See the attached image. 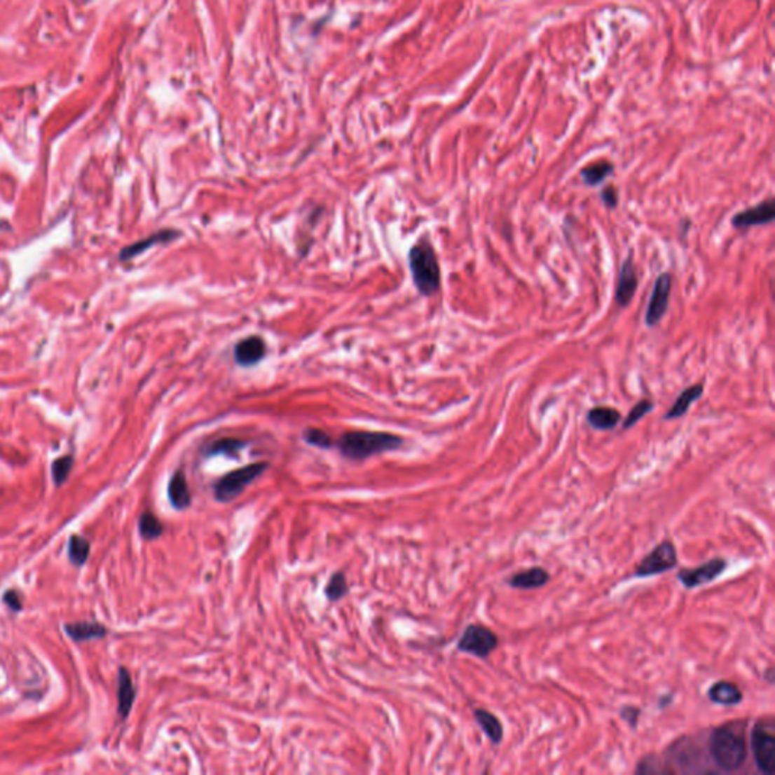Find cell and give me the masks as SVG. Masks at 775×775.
<instances>
[{
	"label": "cell",
	"mask_w": 775,
	"mask_h": 775,
	"mask_svg": "<svg viewBox=\"0 0 775 775\" xmlns=\"http://www.w3.org/2000/svg\"><path fill=\"white\" fill-rule=\"evenodd\" d=\"M746 722L730 721L716 727L707 737V753L718 771L736 772L748 759Z\"/></svg>",
	"instance_id": "cell-1"
},
{
	"label": "cell",
	"mask_w": 775,
	"mask_h": 775,
	"mask_svg": "<svg viewBox=\"0 0 775 775\" xmlns=\"http://www.w3.org/2000/svg\"><path fill=\"white\" fill-rule=\"evenodd\" d=\"M403 446L399 434L388 432H345L338 439V450L350 460H364L386 451H394Z\"/></svg>",
	"instance_id": "cell-2"
},
{
	"label": "cell",
	"mask_w": 775,
	"mask_h": 775,
	"mask_svg": "<svg viewBox=\"0 0 775 775\" xmlns=\"http://www.w3.org/2000/svg\"><path fill=\"white\" fill-rule=\"evenodd\" d=\"M409 268L420 294L430 297L441 287V268L432 244L420 241L409 252Z\"/></svg>",
	"instance_id": "cell-3"
},
{
	"label": "cell",
	"mask_w": 775,
	"mask_h": 775,
	"mask_svg": "<svg viewBox=\"0 0 775 775\" xmlns=\"http://www.w3.org/2000/svg\"><path fill=\"white\" fill-rule=\"evenodd\" d=\"M267 468H268L267 462H256V464L245 465L228 472V474L223 476L214 485L215 500L220 503L233 502L236 497L241 495V493L245 488H247L250 483H253V481L259 476H262Z\"/></svg>",
	"instance_id": "cell-4"
},
{
	"label": "cell",
	"mask_w": 775,
	"mask_h": 775,
	"mask_svg": "<svg viewBox=\"0 0 775 775\" xmlns=\"http://www.w3.org/2000/svg\"><path fill=\"white\" fill-rule=\"evenodd\" d=\"M775 725L772 718H763L754 724L751 732V751L757 769L772 775L775 769Z\"/></svg>",
	"instance_id": "cell-5"
},
{
	"label": "cell",
	"mask_w": 775,
	"mask_h": 775,
	"mask_svg": "<svg viewBox=\"0 0 775 775\" xmlns=\"http://www.w3.org/2000/svg\"><path fill=\"white\" fill-rule=\"evenodd\" d=\"M677 563H678V554L674 542H671L668 540L661 541L636 565V568L630 577L631 579L654 577V575H660L674 570Z\"/></svg>",
	"instance_id": "cell-6"
},
{
	"label": "cell",
	"mask_w": 775,
	"mask_h": 775,
	"mask_svg": "<svg viewBox=\"0 0 775 775\" xmlns=\"http://www.w3.org/2000/svg\"><path fill=\"white\" fill-rule=\"evenodd\" d=\"M668 760H665L669 774L675 772H703L699 762V746L694 737H680L668 748Z\"/></svg>",
	"instance_id": "cell-7"
},
{
	"label": "cell",
	"mask_w": 775,
	"mask_h": 775,
	"mask_svg": "<svg viewBox=\"0 0 775 775\" xmlns=\"http://www.w3.org/2000/svg\"><path fill=\"white\" fill-rule=\"evenodd\" d=\"M498 647L495 633L479 624H469L458 640V650L479 659H488Z\"/></svg>",
	"instance_id": "cell-8"
},
{
	"label": "cell",
	"mask_w": 775,
	"mask_h": 775,
	"mask_svg": "<svg viewBox=\"0 0 775 775\" xmlns=\"http://www.w3.org/2000/svg\"><path fill=\"white\" fill-rule=\"evenodd\" d=\"M727 566H729V563H727L725 559H722V557H715V559H711L701 565H698L695 568L680 570L677 574V579L686 589H695V588H699V586L708 584L715 582L716 579H720L725 572Z\"/></svg>",
	"instance_id": "cell-9"
},
{
	"label": "cell",
	"mask_w": 775,
	"mask_h": 775,
	"mask_svg": "<svg viewBox=\"0 0 775 775\" xmlns=\"http://www.w3.org/2000/svg\"><path fill=\"white\" fill-rule=\"evenodd\" d=\"M671 283H673V279H671L669 273H661L656 279L653 292H651L650 303L645 312V323L648 327L657 326L659 321L666 314L668 305H669V296H671Z\"/></svg>",
	"instance_id": "cell-10"
},
{
	"label": "cell",
	"mask_w": 775,
	"mask_h": 775,
	"mask_svg": "<svg viewBox=\"0 0 775 775\" xmlns=\"http://www.w3.org/2000/svg\"><path fill=\"white\" fill-rule=\"evenodd\" d=\"M775 219V202L774 198H768V200L760 202L748 210H743L742 212H737L733 215L732 224L736 229H748L754 228V226H763L769 224Z\"/></svg>",
	"instance_id": "cell-11"
},
{
	"label": "cell",
	"mask_w": 775,
	"mask_h": 775,
	"mask_svg": "<svg viewBox=\"0 0 775 775\" xmlns=\"http://www.w3.org/2000/svg\"><path fill=\"white\" fill-rule=\"evenodd\" d=\"M638 274L635 268V262H633L631 253L627 256V259L622 262L618 277V287H617V303L621 308H626L630 305L631 299L635 297V292L638 289Z\"/></svg>",
	"instance_id": "cell-12"
},
{
	"label": "cell",
	"mask_w": 775,
	"mask_h": 775,
	"mask_svg": "<svg viewBox=\"0 0 775 775\" xmlns=\"http://www.w3.org/2000/svg\"><path fill=\"white\" fill-rule=\"evenodd\" d=\"M267 353L266 341L261 336H249L244 338L235 345L233 357L235 362L241 366H253L258 362H261L263 356Z\"/></svg>",
	"instance_id": "cell-13"
},
{
	"label": "cell",
	"mask_w": 775,
	"mask_h": 775,
	"mask_svg": "<svg viewBox=\"0 0 775 775\" xmlns=\"http://www.w3.org/2000/svg\"><path fill=\"white\" fill-rule=\"evenodd\" d=\"M548 582H550V574H548L545 568H542V566H532V568L515 572L507 580V584L514 589L532 591L542 588Z\"/></svg>",
	"instance_id": "cell-14"
},
{
	"label": "cell",
	"mask_w": 775,
	"mask_h": 775,
	"mask_svg": "<svg viewBox=\"0 0 775 775\" xmlns=\"http://www.w3.org/2000/svg\"><path fill=\"white\" fill-rule=\"evenodd\" d=\"M181 236V232L176 231V229H164V231H159V232H155L150 236H147L146 240H141L135 244L132 245H128V247L123 250L120 253V259L123 261H128L130 258L134 256H138V254L144 253L146 250H149L150 247H153V245H158V244H165V242H170V241H174L176 238H179Z\"/></svg>",
	"instance_id": "cell-15"
},
{
	"label": "cell",
	"mask_w": 775,
	"mask_h": 775,
	"mask_svg": "<svg viewBox=\"0 0 775 775\" xmlns=\"http://www.w3.org/2000/svg\"><path fill=\"white\" fill-rule=\"evenodd\" d=\"M135 686L132 683V677L126 668L118 669V678H117V701H118V715L121 720H126L129 716L132 706L135 701Z\"/></svg>",
	"instance_id": "cell-16"
},
{
	"label": "cell",
	"mask_w": 775,
	"mask_h": 775,
	"mask_svg": "<svg viewBox=\"0 0 775 775\" xmlns=\"http://www.w3.org/2000/svg\"><path fill=\"white\" fill-rule=\"evenodd\" d=\"M168 500L172 506L177 510H184L191 506V491L188 486L184 471L177 469L168 481Z\"/></svg>",
	"instance_id": "cell-17"
},
{
	"label": "cell",
	"mask_w": 775,
	"mask_h": 775,
	"mask_svg": "<svg viewBox=\"0 0 775 775\" xmlns=\"http://www.w3.org/2000/svg\"><path fill=\"white\" fill-rule=\"evenodd\" d=\"M707 698L712 703L720 706H737L743 699V694L734 683L727 682V680H720V682H716L708 687Z\"/></svg>",
	"instance_id": "cell-18"
},
{
	"label": "cell",
	"mask_w": 775,
	"mask_h": 775,
	"mask_svg": "<svg viewBox=\"0 0 775 775\" xmlns=\"http://www.w3.org/2000/svg\"><path fill=\"white\" fill-rule=\"evenodd\" d=\"M64 630L67 635L76 642H87L92 639H102L108 635V629L100 622L82 621L65 624Z\"/></svg>",
	"instance_id": "cell-19"
},
{
	"label": "cell",
	"mask_w": 775,
	"mask_h": 775,
	"mask_svg": "<svg viewBox=\"0 0 775 775\" xmlns=\"http://www.w3.org/2000/svg\"><path fill=\"white\" fill-rule=\"evenodd\" d=\"M704 392V383H695L692 386H687L686 390L682 391V394H680L677 397V400L673 403V406H671V409L665 413V420H675V418H680L683 417V415L687 413L689 408L701 399V395Z\"/></svg>",
	"instance_id": "cell-20"
},
{
	"label": "cell",
	"mask_w": 775,
	"mask_h": 775,
	"mask_svg": "<svg viewBox=\"0 0 775 775\" xmlns=\"http://www.w3.org/2000/svg\"><path fill=\"white\" fill-rule=\"evenodd\" d=\"M474 720L481 727L483 733L488 736V739L494 745H498L503 741V736H505L503 724L493 712L486 711V708H476Z\"/></svg>",
	"instance_id": "cell-21"
},
{
	"label": "cell",
	"mask_w": 775,
	"mask_h": 775,
	"mask_svg": "<svg viewBox=\"0 0 775 775\" xmlns=\"http://www.w3.org/2000/svg\"><path fill=\"white\" fill-rule=\"evenodd\" d=\"M621 420V413L613 409L608 408V406H598V408H592L588 412V423L589 426L597 430H612L618 426Z\"/></svg>",
	"instance_id": "cell-22"
},
{
	"label": "cell",
	"mask_w": 775,
	"mask_h": 775,
	"mask_svg": "<svg viewBox=\"0 0 775 775\" xmlns=\"http://www.w3.org/2000/svg\"><path fill=\"white\" fill-rule=\"evenodd\" d=\"M245 447H247V441H242L238 438H221L219 441L212 442L211 446L205 450V455L238 458V455Z\"/></svg>",
	"instance_id": "cell-23"
},
{
	"label": "cell",
	"mask_w": 775,
	"mask_h": 775,
	"mask_svg": "<svg viewBox=\"0 0 775 775\" xmlns=\"http://www.w3.org/2000/svg\"><path fill=\"white\" fill-rule=\"evenodd\" d=\"M612 173H613V165L609 163V160H598V163L586 165L582 170L580 176L583 179V182L588 186H597L601 182L606 181Z\"/></svg>",
	"instance_id": "cell-24"
},
{
	"label": "cell",
	"mask_w": 775,
	"mask_h": 775,
	"mask_svg": "<svg viewBox=\"0 0 775 775\" xmlns=\"http://www.w3.org/2000/svg\"><path fill=\"white\" fill-rule=\"evenodd\" d=\"M138 530L144 540L152 541V540H158V537L164 533V526L156 518L155 514L146 510V512L139 516Z\"/></svg>",
	"instance_id": "cell-25"
},
{
	"label": "cell",
	"mask_w": 775,
	"mask_h": 775,
	"mask_svg": "<svg viewBox=\"0 0 775 775\" xmlns=\"http://www.w3.org/2000/svg\"><path fill=\"white\" fill-rule=\"evenodd\" d=\"M90 550H91L90 542L85 540V537H82L79 535H74L69 540L70 562L74 563L76 566H82L85 562L88 561Z\"/></svg>",
	"instance_id": "cell-26"
},
{
	"label": "cell",
	"mask_w": 775,
	"mask_h": 775,
	"mask_svg": "<svg viewBox=\"0 0 775 775\" xmlns=\"http://www.w3.org/2000/svg\"><path fill=\"white\" fill-rule=\"evenodd\" d=\"M348 592V584H347V579L344 572H335L332 577L329 579V583L326 584V589H324V594L327 600L330 601H338L341 600L343 597H345Z\"/></svg>",
	"instance_id": "cell-27"
},
{
	"label": "cell",
	"mask_w": 775,
	"mask_h": 775,
	"mask_svg": "<svg viewBox=\"0 0 775 775\" xmlns=\"http://www.w3.org/2000/svg\"><path fill=\"white\" fill-rule=\"evenodd\" d=\"M635 772L636 774H669V769L664 759L657 757L654 754H650L639 760Z\"/></svg>",
	"instance_id": "cell-28"
},
{
	"label": "cell",
	"mask_w": 775,
	"mask_h": 775,
	"mask_svg": "<svg viewBox=\"0 0 775 775\" xmlns=\"http://www.w3.org/2000/svg\"><path fill=\"white\" fill-rule=\"evenodd\" d=\"M653 409H654V404H653V402H651V400L644 399V400L638 402L635 406H633V409L629 412L627 418L624 420V423H622V429H624V430H629L630 427L635 426V424H636L638 421H640L642 418L645 417L647 413H650Z\"/></svg>",
	"instance_id": "cell-29"
},
{
	"label": "cell",
	"mask_w": 775,
	"mask_h": 775,
	"mask_svg": "<svg viewBox=\"0 0 775 775\" xmlns=\"http://www.w3.org/2000/svg\"><path fill=\"white\" fill-rule=\"evenodd\" d=\"M303 439L306 444H309V446L317 448L327 450L330 447H334L332 437H330L327 432L320 429H306L303 432Z\"/></svg>",
	"instance_id": "cell-30"
},
{
	"label": "cell",
	"mask_w": 775,
	"mask_h": 775,
	"mask_svg": "<svg viewBox=\"0 0 775 775\" xmlns=\"http://www.w3.org/2000/svg\"><path fill=\"white\" fill-rule=\"evenodd\" d=\"M71 467H73V458L71 456H64V458H60V459H56L53 462V464H52V477H53V481H55L56 486H61L64 481L67 480Z\"/></svg>",
	"instance_id": "cell-31"
},
{
	"label": "cell",
	"mask_w": 775,
	"mask_h": 775,
	"mask_svg": "<svg viewBox=\"0 0 775 775\" xmlns=\"http://www.w3.org/2000/svg\"><path fill=\"white\" fill-rule=\"evenodd\" d=\"M619 716L622 721H626L631 729H636V725L639 722V718H640V711L636 707V706H622L619 708Z\"/></svg>",
	"instance_id": "cell-32"
},
{
	"label": "cell",
	"mask_w": 775,
	"mask_h": 775,
	"mask_svg": "<svg viewBox=\"0 0 775 775\" xmlns=\"http://www.w3.org/2000/svg\"><path fill=\"white\" fill-rule=\"evenodd\" d=\"M601 200H603L604 205H606V206L609 207V210H613V207H617V206H618V191H617V188H615V186H612V185H609V186H606V188H603V191H601Z\"/></svg>",
	"instance_id": "cell-33"
},
{
	"label": "cell",
	"mask_w": 775,
	"mask_h": 775,
	"mask_svg": "<svg viewBox=\"0 0 775 775\" xmlns=\"http://www.w3.org/2000/svg\"><path fill=\"white\" fill-rule=\"evenodd\" d=\"M4 601L13 610H20L22 609V598H20V595H18L17 591H6Z\"/></svg>",
	"instance_id": "cell-34"
}]
</instances>
